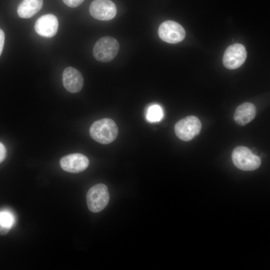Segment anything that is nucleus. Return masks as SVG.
I'll list each match as a JSON object with an SVG mask.
<instances>
[{
  "label": "nucleus",
  "mask_w": 270,
  "mask_h": 270,
  "mask_svg": "<svg viewBox=\"0 0 270 270\" xmlns=\"http://www.w3.org/2000/svg\"><path fill=\"white\" fill-rule=\"evenodd\" d=\"M62 82L65 88L71 93L79 92L84 84V78L81 73L76 68L68 66L62 73Z\"/></svg>",
  "instance_id": "9b49d317"
},
{
  "label": "nucleus",
  "mask_w": 270,
  "mask_h": 270,
  "mask_svg": "<svg viewBox=\"0 0 270 270\" xmlns=\"http://www.w3.org/2000/svg\"><path fill=\"white\" fill-rule=\"evenodd\" d=\"M119 48L118 42L116 38L111 36H104L96 42L92 54L98 61L109 62L116 56Z\"/></svg>",
  "instance_id": "7ed1b4c3"
},
{
  "label": "nucleus",
  "mask_w": 270,
  "mask_h": 270,
  "mask_svg": "<svg viewBox=\"0 0 270 270\" xmlns=\"http://www.w3.org/2000/svg\"><path fill=\"white\" fill-rule=\"evenodd\" d=\"M246 56L244 46L240 44H234L226 50L222 58L223 64L230 70L238 68L244 63Z\"/></svg>",
  "instance_id": "0eeeda50"
},
{
  "label": "nucleus",
  "mask_w": 270,
  "mask_h": 270,
  "mask_svg": "<svg viewBox=\"0 0 270 270\" xmlns=\"http://www.w3.org/2000/svg\"><path fill=\"white\" fill-rule=\"evenodd\" d=\"M232 160L238 168L244 171H251L258 168L261 164L260 157L254 154L248 148L238 146L232 154Z\"/></svg>",
  "instance_id": "f03ea898"
},
{
  "label": "nucleus",
  "mask_w": 270,
  "mask_h": 270,
  "mask_svg": "<svg viewBox=\"0 0 270 270\" xmlns=\"http://www.w3.org/2000/svg\"><path fill=\"white\" fill-rule=\"evenodd\" d=\"M68 6L76 8L82 4L84 0H62Z\"/></svg>",
  "instance_id": "dca6fc26"
},
{
  "label": "nucleus",
  "mask_w": 270,
  "mask_h": 270,
  "mask_svg": "<svg viewBox=\"0 0 270 270\" xmlns=\"http://www.w3.org/2000/svg\"><path fill=\"white\" fill-rule=\"evenodd\" d=\"M15 222L13 214L7 210H0V235L7 234Z\"/></svg>",
  "instance_id": "4468645a"
},
{
  "label": "nucleus",
  "mask_w": 270,
  "mask_h": 270,
  "mask_svg": "<svg viewBox=\"0 0 270 270\" xmlns=\"http://www.w3.org/2000/svg\"><path fill=\"white\" fill-rule=\"evenodd\" d=\"M89 10L91 16L100 20H110L115 17L117 12L115 4L110 0H94Z\"/></svg>",
  "instance_id": "6e6552de"
},
{
  "label": "nucleus",
  "mask_w": 270,
  "mask_h": 270,
  "mask_svg": "<svg viewBox=\"0 0 270 270\" xmlns=\"http://www.w3.org/2000/svg\"><path fill=\"white\" fill-rule=\"evenodd\" d=\"M58 22L57 18L52 14H46L41 16L36 21L34 30L42 36L52 38L58 32Z\"/></svg>",
  "instance_id": "9d476101"
},
{
  "label": "nucleus",
  "mask_w": 270,
  "mask_h": 270,
  "mask_svg": "<svg viewBox=\"0 0 270 270\" xmlns=\"http://www.w3.org/2000/svg\"><path fill=\"white\" fill-rule=\"evenodd\" d=\"M61 168L70 173H79L86 169L89 164L88 158L83 154L74 153L63 156L60 162Z\"/></svg>",
  "instance_id": "1a4fd4ad"
},
{
  "label": "nucleus",
  "mask_w": 270,
  "mask_h": 270,
  "mask_svg": "<svg viewBox=\"0 0 270 270\" xmlns=\"http://www.w3.org/2000/svg\"><path fill=\"white\" fill-rule=\"evenodd\" d=\"M42 0H22L18 6V14L21 18H30L42 8Z\"/></svg>",
  "instance_id": "ddd939ff"
},
{
  "label": "nucleus",
  "mask_w": 270,
  "mask_h": 270,
  "mask_svg": "<svg viewBox=\"0 0 270 270\" xmlns=\"http://www.w3.org/2000/svg\"><path fill=\"white\" fill-rule=\"evenodd\" d=\"M5 36L4 31L0 28V56L2 52L4 42Z\"/></svg>",
  "instance_id": "a211bd4d"
},
{
  "label": "nucleus",
  "mask_w": 270,
  "mask_h": 270,
  "mask_svg": "<svg viewBox=\"0 0 270 270\" xmlns=\"http://www.w3.org/2000/svg\"><path fill=\"white\" fill-rule=\"evenodd\" d=\"M164 116V112L162 107L158 104H153L150 106L146 112V120L150 122H160Z\"/></svg>",
  "instance_id": "2eb2a0df"
},
{
  "label": "nucleus",
  "mask_w": 270,
  "mask_h": 270,
  "mask_svg": "<svg viewBox=\"0 0 270 270\" xmlns=\"http://www.w3.org/2000/svg\"><path fill=\"white\" fill-rule=\"evenodd\" d=\"M86 198L90 210L93 212H98L108 205L110 200V194L105 184H98L90 188Z\"/></svg>",
  "instance_id": "20e7f679"
},
{
  "label": "nucleus",
  "mask_w": 270,
  "mask_h": 270,
  "mask_svg": "<svg viewBox=\"0 0 270 270\" xmlns=\"http://www.w3.org/2000/svg\"><path fill=\"white\" fill-rule=\"evenodd\" d=\"M6 156V149L4 144L0 142V163L2 162Z\"/></svg>",
  "instance_id": "f3484780"
},
{
  "label": "nucleus",
  "mask_w": 270,
  "mask_h": 270,
  "mask_svg": "<svg viewBox=\"0 0 270 270\" xmlns=\"http://www.w3.org/2000/svg\"><path fill=\"white\" fill-rule=\"evenodd\" d=\"M158 34L163 41L170 44H177L184 38L186 32L178 22L168 20L160 25Z\"/></svg>",
  "instance_id": "423d86ee"
},
{
  "label": "nucleus",
  "mask_w": 270,
  "mask_h": 270,
  "mask_svg": "<svg viewBox=\"0 0 270 270\" xmlns=\"http://www.w3.org/2000/svg\"><path fill=\"white\" fill-rule=\"evenodd\" d=\"M118 129L116 123L109 118L94 122L90 126V134L97 142L106 144L112 142L116 138Z\"/></svg>",
  "instance_id": "f257e3e1"
},
{
  "label": "nucleus",
  "mask_w": 270,
  "mask_h": 270,
  "mask_svg": "<svg viewBox=\"0 0 270 270\" xmlns=\"http://www.w3.org/2000/svg\"><path fill=\"white\" fill-rule=\"evenodd\" d=\"M256 114V108L253 104L244 102L237 107L234 118L237 124L245 126L254 120Z\"/></svg>",
  "instance_id": "f8f14e48"
},
{
  "label": "nucleus",
  "mask_w": 270,
  "mask_h": 270,
  "mask_svg": "<svg viewBox=\"0 0 270 270\" xmlns=\"http://www.w3.org/2000/svg\"><path fill=\"white\" fill-rule=\"evenodd\" d=\"M201 128L202 124L198 118L194 116H189L176 124L174 132L178 138L188 142L200 134Z\"/></svg>",
  "instance_id": "39448f33"
}]
</instances>
